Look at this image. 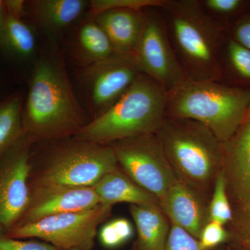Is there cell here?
Returning <instances> with one entry per match:
<instances>
[{
  "label": "cell",
  "mask_w": 250,
  "mask_h": 250,
  "mask_svg": "<svg viewBox=\"0 0 250 250\" xmlns=\"http://www.w3.org/2000/svg\"><path fill=\"white\" fill-rule=\"evenodd\" d=\"M22 122L25 134L33 142L75 136L87 124L59 56L46 54L34 63Z\"/></svg>",
  "instance_id": "6da1fadb"
},
{
  "label": "cell",
  "mask_w": 250,
  "mask_h": 250,
  "mask_svg": "<svg viewBox=\"0 0 250 250\" xmlns=\"http://www.w3.org/2000/svg\"><path fill=\"white\" fill-rule=\"evenodd\" d=\"M172 49L187 80H220L227 31L202 11L198 0H166L162 6Z\"/></svg>",
  "instance_id": "7a4b0ae2"
},
{
  "label": "cell",
  "mask_w": 250,
  "mask_h": 250,
  "mask_svg": "<svg viewBox=\"0 0 250 250\" xmlns=\"http://www.w3.org/2000/svg\"><path fill=\"white\" fill-rule=\"evenodd\" d=\"M167 99V92L159 83L141 73L116 103L81 128L75 139L109 145L156 134L166 118Z\"/></svg>",
  "instance_id": "3957f363"
},
{
  "label": "cell",
  "mask_w": 250,
  "mask_h": 250,
  "mask_svg": "<svg viewBox=\"0 0 250 250\" xmlns=\"http://www.w3.org/2000/svg\"><path fill=\"white\" fill-rule=\"evenodd\" d=\"M156 134L177 179L210 200L223 170L221 141L199 122L168 117Z\"/></svg>",
  "instance_id": "277c9868"
},
{
  "label": "cell",
  "mask_w": 250,
  "mask_h": 250,
  "mask_svg": "<svg viewBox=\"0 0 250 250\" xmlns=\"http://www.w3.org/2000/svg\"><path fill=\"white\" fill-rule=\"evenodd\" d=\"M250 105L249 89L215 80H186L167 92L166 117L199 122L225 142L246 119Z\"/></svg>",
  "instance_id": "5b68a950"
},
{
  "label": "cell",
  "mask_w": 250,
  "mask_h": 250,
  "mask_svg": "<svg viewBox=\"0 0 250 250\" xmlns=\"http://www.w3.org/2000/svg\"><path fill=\"white\" fill-rule=\"evenodd\" d=\"M118 166L111 146L75 139L53 149L42 170L29 185L93 187Z\"/></svg>",
  "instance_id": "8992f818"
},
{
  "label": "cell",
  "mask_w": 250,
  "mask_h": 250,
  "mask_svg": "<svg viewBox=\"0 0 250 250\" xmlns=\"http://www.w3.org/2000/svg\"><path fill=\"white\" fill-rule=\"evenodd\" d=\"M113 206L99 205L90 209L41 219L13 229L6 237L36 238L59 250H93L98 228L111 214Z\"/></svg>",
  "instance_id": "52a82bcc"
},
{
  "label": "cell",
  "mask_w": 250,
  "mask_h": 250,
  "mask_svg": "<svg viewBox=\"0 0 250 250\" xmlns=\"http://www.w3.org/2000/svg\"><path fill=\"white\" fill-rule=\"evenodd\" d=\"M108 146L122 170L159 201L178 180L156 134L121 140Z\"/></svg>",
  "instance_id": "ba28073f"
},
{
  "label": "cell",
  "mask_w": 250,
  "mask_h": 250,
  "mask_svg": "<svg viewBox=\"0 0 250 250\" xmlns=\"http://www.w3.org/2000/svg\"><path fill=\"white\" fill-rule=\"evenodd\" d=\"M143 24L134 59L139 71L156 81L167 92L187 80L171 45L161 6L143 9Z\"/></svg>",
  "instance_id": "9c48e42d"
},
{
  "label": "cell",
  "mask_w": 250,
  "mask_h": 250,
  "mask_svg": "<svg viewBox=\"0 0 250 250\" xmlns=\"http://www.w3.org/2000/svg\"><path fill=\"white\" fill-rule=\"evenodd\" d=\"M33 143L24 134L0 159V237L6 236L27 209Z\"/></svg>",
  "instance_id": "30bf717a"
},
{
  "label": "cell",
  "mask_w": 250,
  "mask_h": 250,
  "mask_svg": "<svg viewBox=\"0 0 250 250\" xmlns=\"http://www.w3.org/2000/svg\"><path fill=\"white\" fill-rule=\"evenodd\" d=\"M82 70V84L94 118L116 103L141 73L133 57L124 56L95 62Z\"/></svg>",
  "instance_id": "8fae6325"
},
{
  "label": "cell",
  "mask_w": 250,
  "mask_h": 250,
  "mask_svg": "<svg viewBox=\"0 0 250 250\" xmlns=\"http://www.w3.org/2000/svg\"><path fill=\"white\" fill-rule=\"evenodd\" d=\"M100 204L93 187H30L27 209L15 228L52 215L90 209Z\"/></svg>",
  "instance_id": "7c38bea8"
},
{
  "label": "cell",
  "mask_w": 250,
  "mask_h": 250,
  "mask_svg": "<svg viewBox=\"0 0 250 250\" xmlns=\"http://www.w3.org/2000/svg\"><path fill=\"white\" fill-rule=\"evenodd\" d=\"M222 147V172L233 207L250 198V120L246 118Z\"/></svg>",
  "instance_id": "4fadbf2b"
},
{
  "label": "cell",
  "mask_w": 250,
  "mask_h": 250,
  "mask_svg": "<svg viewBox=\"0 0 250 250\" xmlns=\"http://www.w3.org/2000/svg\"><path fill=\"white\" fill-rule=\"evenodd\" d=\"M159 202L171 223L199 240L202 229L209 222L208 198L177 180Z\"/></svg>",
  "instance_id": "5bb4252c"
},
{
  "label": "cell",
  "mask_w": 250,
  "mask_h": 250,
  "mask_svg": "<svg viewBox=\"0 0 250 250\" xmlns=\"http://www.w3.org/2000/svg\"><path fill=\"white\" fill-rule=\"evenodd\" d=\"M143 9L113 8L93 15L120 55L133 57L142 31Z\"/></svg>",
  "instance_id": "9a60e30c"
},
{
  "label": "cell",
  "mask_w": 250,
  "mask_h": 250,
  "mask_svg": "<svg viewBox=\"0 0 250 250\" xmlns=\"http://www.w3.org/2000/svg\"><path fill=\"white\" fill-rule=\"evenodd\" d=\"M35 31L24 19L6 11L0 18V53L11 62L25 63L35 57Z\"/></svg>",
  "instance_id": "2e32d148"
},
{
  "label": "cell",
  "mask_w": 250,
  "mask_h": 250,
  "mask_svg": "<svg viewBox=\"0 0 250 250\" xmlns=\"http://www.w3.org/2000/svg\"><path fill=\"white\" fill-rule=\"evenodd\" d=\"M93 187L102 205L125 202L129 205L160 206L157 197L140 187L120 166L104 176Z\"/></svg>",
  "instance_id": "e0dca14e"
},
{
  "label": "cell",
  "mask_w": 250,
  "mask_h": 250,
  "mask_svg": "<svg viewBox=\"0 0 250 250\" xmlns=\"http://www.w3.org/2000/svg\"><path fill=\"white\" fill-rule=\"evenodd\" d=\"M137 230L134 246L138 250H164L171 223L159 205H129Z\"/></svg>",
  "instance_id": "ac0fdd59"
},
{
  "label": "cell",
  "mask_w": 250,
  "mask_h": 250,
  "mask_svg": "<svg viewBox=\"0 0 250 250\" xmlns=\"http://www.w3.org/2000/svg\"><path fill=\"white\" fill-rule=\"evenodd\" d=\"M27 3L28 14L49 32L63 30L80 19L90 4L84 0H36Z\"/></svg>",
  "instance_id": "d6986e66"
},
{
  "label": "cell",
  "mask_w": 250,
  "mask_h": 250,
  "mask_svg": "<svg viewBox=\"0 0 250 250\" xmlns=\"http://www.w3.org/2000/svg\"><path fill=\"white\" fill-rule=\"evenodd\" d=\"M75 62L82 67L119 57L106 33L94 19L82 23L73 45Z\"/></svg>",
  "instance_id": "ffe728a7"
},
{
  "label": "cell",
  "mask_w": 250,
  "mask_h": 250,
  "mask_svg": "<svg viewBox=\"0 0 250 250\" xmlns=\"http://www.w3.org/2000/svg\"><path fill=\"white\" fill-rule=\"evenodd\" d=\"M220 72L218 82L250 90V49L233 40L228 32L220 52Z\"/></svg>",
  "instance_id": "44dd1931"
},
{
  "label": "cell",
  "mask_w": 250,
  "mask_h": 250,
  "mask_svg": "<svg viewBox=\"0 0 250 250\" xmlns=\"http://www.w3.org/2000/svg\"><path fill=\"white\" fill-rule=\"evenodd\" d=\"M22 93L16 92L0 103V159L25 134Z\"/></svg>",
  "instance_id": "7402d4cb"
},
{
  "label": "cell",
  "mask_w": 250,
  "mask_h": 250,
  "mask_svg": "<svg viewBox=\"0 0 250 250\" xmlns=\"http://www.w3.org/2000/svg\"><path fill=\"white\" fill-rule=\"evenodd\" d=\"M198 3L208 17L226 31L250 7V1L245 0H198Z\"/></svg>",
  "instance_id": "603a6c76"
},
{
  "label": "cell",
  "mask_w": 250,
  "mask_h": 250,
  "mask_svg": "<svg viewBox=\"0 0 250 250\" xmlns=\"http://www.w3.org/2000/svg\"><path fill=\"white\" fill-rule=\"evenodd\" d=\"M208 214L209 222L223 226L229 225L232 220L233 207L229 198L223 172H220L215 180L208 205Z\"/></svg>",
  "instance_id": "cb8c5ba5"
},
{
  "label": "cell",
  "mask_w": 250,
  "mask_h": 250,
  "mask_svg": "<svg viewBox=\"0 0 250 250\" xmlns=\"http://www.w3.org/2000/svg\"><path fill=\"white\" fill-rule=\"evenodd\" d=\"M228 225L230 236L243 250H250V198L233 206L232 220Z\"/></svg>",
  "instance_id": "d4e9b609"
},
{
  "label": "cell",
  "mask_w": 250,
  "mask_h": 250,
  "mask_svg": "<svg viewBox=\"0 0 250 250\" xmlns=\"http://www.w3.org/2000/svg\"><path fill=\"white\" fill-rule=\"evenodd\" d=\"M164 250H214L206 249L200 241L183 229L171 223L170 233Z\"/></svg>",
  "instance_id": "484cf974"
},
{
  "label": "cell",
  "mask_w": 250,
  "mask_h": 250,
  "mask_svg": "<svg viewBox=\"0 0 250 250\" xmlns=\"http://www.w3.org/2000/svg\"><path fill=\"white\" fill-rule=\"evenodd\" d=\"M166 0H95L90 1L92 14L95 15L105 10L118 7L136 8L143 9L150 6H163Z\"/></svg>",
  "instance_id": "4316f807"
},
{
  "label": "cell",
  "mask_w": 250,
  "mask_h": 250,
  "mask_svg": "<svg viewBox=\"0 0 250 250\" xmlns=\"http://www.w3.org/2000/svg\"><path fill=\"white\" fill-rule=\"evenodd\" d=\"M230 237V233L225 226L210 221L202 229L199 241L206 249H215V247L228 241Z\"/></svg>",
  "instance_id": "83f0119b"
},
{
  "label": "cell",
  "mask_w": 250,
  "mask_h": 250,
  "mask_svg": "<svg viewBox=\"0 0 250 250\" xmlns=\"http://www.w3.org/2000/svg\"><path fill=\"white\" fill-rule=\"evenodd\" d=\"M227 32L233 40L250 49V7L231 23Z\"/></svg>",
  "instance_id": "f1b7e54d"
},
{
  "label": "cell",
  "mask_w": 250,
  "mask_h": 250,
  "mask_svg": "<svg viewBox=\"0 0 250 250\" xmlns=\"http://www.w3.org/2000/svg\"><path fill=\"white\" fill-rule=\"evenodd\" d=\"M0 250H61L44 241H23L20 239L0 237Z\"/></svg>",
  "instance_id": "f546056e"
},
{
  "label": "cell",
  "mask_w": 250,
  "mask_h": 250,
  "mask_svg": "<svg viewBox=\"0 0 250 250\" xmlns=\"http://www.w3.org/2000/svg\"><path fill=\"white\" fill-rule=\"evenodd\" d=\"M99 239L102 246L109 249L116 248L124 244L112 220L100 228Z\"/></svg>",
  "instance_id": "4dcf8cb0"
},
{
  "label": "cell",
  "mask_w": 250,
  "mask_h": 250,
  "mask_svg": "<svg viewBox=\"0 0 250 250\" xmlns=\"http://www.w3.org/2000/svg\"><path fill=\"white\" fill-rule=\"evenodd\" d=\"M120 236L124 242L129 241L134 234V229L129 220L124 218H116L112 220Z\"/></svg>",
  "instance_id": "1f68e13d"
},
{
  "label": "cell",
  "mask_w": 250,
  "mask_h": 250,
  "mask_svg": "<svg viewBox=\"0 0 250 250\" xmlns=\"http://www.w3.org/2000/svg\"><path fill=\"white\" fill-rule=\"evenodd\" d=\"M5 9L11 14L22 18L27 16V1L21 0H6L4 1Z\"/></svg>",
  "instance_id": "d6a6232c"
},
{
  "label": "cell",
  "mask_w": 250,
  "mask_h": 250,
  "mask_svg": "<svg viewBox=\"0 0 250 250\" xmlns=\"http://www.w3.org/2000/svg\"><path fill=\"white\" fill-rule=\"evenodd\" d=\"M4 1H1L0 0V18H1V16H2L3 13H4Z\"/></svg>",
  "instance_id": "836d02e7"
},
{
  "label": "cell",
  "mask_w": 250,
  "mask_h": 250,
  "mask_svg": "<svg viewBox=\"0 0 250 250\" xmlns=\"http://www.w3.org/2000/svg\"><path fill=\"white\" fill-rule=\"evenodd\" d=\"M247 118L250 120V105L249 108H248V113H247Z\"/></svg>",
  "instance_id": "e575fe53"
},
{
  "label": "cell",
  "mask_w": 250,
  "mask_h": 250,
  "mask_svg": "<svg viewBox=\"0 0 250 250\" xmlns=\"http://www.w3.org/2000/svg\"><path fill=\"white\" fill-rule=\"evenodd\" d=\"M62 250H80L75 249V248H73V249Z\"/></svg>",
  "instance_id": "d590c367"
},
{
  "label": "cell",
  "mask_w": 250,
  "mask_h": 250,
  "mask_svg": "<svg viewBox=\"0 0 250 250\" xmlns=\"http://www.w3.org/2000/svg\"><path fill=\"white\" fill-rule=\"evenodd\" d=\"M131 250H136V248H134V246L132 247V249H131Z\"/></svg>",
  "instance_id": "8d00e7d4"
}]
</instances>
